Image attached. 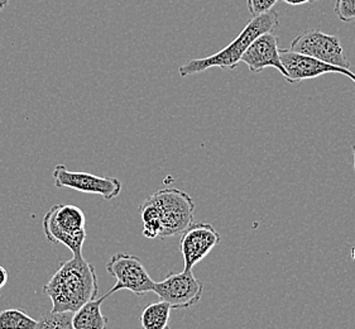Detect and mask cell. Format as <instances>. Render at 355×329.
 <instances>
[{"instance_id": "cell-21", "label": "cell", "mask_w": 355, "mask_h": 329, "mask_svg": "<svg viewBox=\"0 0 355 329\" xmlns=\"http://www.w3.org/2000/svg\"><path fill=\"white\" fill-rule=\"evenodd\" d=\"M8 3H9V0H0V7H1V9L7 7Z\"/></svg>"}, {"instance_id": "cell-7", "label": "cell", "mask_w": 355, "mask_h": 329, "mask_svg": "<svg viewBox=\"0 0 355 329\" xmlns=\"http://www.w3.org/2000/svg\"><path fill=\"white\" fill-rule=\"evenodd\" d=\"M153 293L161 301L170 304L171 309H186L193 307L201 301L204 285L195 278L192 270L171 272L166 279L155 282Z\"/></svg>"}, {"instance_id": "cell-22", "label": "cell", "mask_w": 355, "mask_h": 329, "mask_svg": "<svg viewBox=\"0 0 355 329\" xmlns=\"http://www.w3.org/2000/svg\"><path fill=\"white\" fill-rule=\"evenodd\" d=\"M350 256H352V258H353V261L355 262V246L352 248V251H350Z\"/></svg>"}, {"instance_id": "cell-6", "label": "cell", "mask_w": 355, "mask_h": 329, "mask_svg": "<svg viewBox=\"0 0 355 329\" xmlns=\"http://www.w3.org/2000/svg\"><path fill=\"white\" fill-rule=\"evenodd\" d=\"M290 50L327 64L350 69V62L340 38L324 33L320 29H307L299 33L292 40Z\"/></svg>"}, {"instance_id": "cell-14", "label": "cell", "mask_w": 355, "mask_h": 329, "mask_svg": "<svg viewBox=\"0 0 355 329\" xmlns=\"http://www.w3.org/2000/svg\"><path fill=\"white\" fill-rule=\"evenodd\" d=\"M139 213L143 222V236L150 239L159 238L161 235V222H159V215L157 210L156 205L150 198H146L141 207H139Z\"/></svg>"}, {"instance_id": "cell-15", "label": "cell", "mask_w": 355, "mask_h": 329, "mask_svg": "<svg viewBox=\"0 0 355 329\" xmlns=\"http://www.w3.org/2000/svg\"><path fill=\"white\" fill-rule=\"evenodd\" d=\"M35 318L21 309H4L0 312V329H36Z\"/></svg>"}, {"instance_id": "cell-8", "label": "cell", "mask_w": 355, "mask_h": 329, "mask_svg": "<svg viewBox=\"0 0 355 329\" xmlns=\"http://www.w3.org/2000/svg\"><path fill=\"white\" fill-rule=\"evenodd\" d=\"M52 176L56 187L95 194L103 196L105 201H113L121 192V180L116 178H101L90 172L70 171L64 164H57Z\"/></svg>"}, {"instance_id": "cell-3", "label": "cell", "mask_w": 355, "mask_h": 329, "mask_svg": "<svg viewBox=\"0 0 355 329\" xmlns=\"http://www.w3.org/2000/svg\"><path fill=\"white\" fill-rule=\"evenodd\" d=\"M43 230L51 244H64L73 256H83L85 244L86 217L73 204H55L43 217Z\"/></svg>"}, {"instance_id": "cell-4", "label": "cell", "mask_w": 355, "mask_h": 329, "mask_svg": "<svg viewBox=\"0 0 355 329\" xmlns=\"http://www.w3.org/2000/svg\"><path fill=\"white\" fill-rule=\"evenodd\" d=\"M161 222L159 238L166 239L181 235L193 223L195 203L191 196L176 187H167L150 194Z\"/></svg>"}, {"instance_id": "cell-16", "label": "cell", "mask_w": 355, "mask_h": 329, "mask_svg": "<svg viewBox=\"0 0 355 329\" xmlns=\"http://www.w3.org/2000/svg\"><path fill=\"white\" fill-rule=\"evenodd\" d=\"M36 329H73L72 313H51L41 317Z\"/></svg>"}, {"instance_id": "cell-5", "label": "cell", "mask_w": 355, "mask_h": 329, "mask_svg": "<svg viewBox=\"0 0 355 329\" xmlns=\"http://www.w3.org/2000/svg\"><path fill=\"white\" fill-rule=\"evenodd\" d=\"M107 273L115 279L114 287L104 294L107 298L119 290H129L135 295L142 296L153 292L155 282L143 265L142 260L129 253H115L107 262Z\"/></svg>"}, {"instance_id": "cell-20", "label": "cell", "mask_w": 355, "mask_h": 329, "mask_svg": "<svg viewBox=\"0 0 355 329\" xmlns=\"http://www.w3.org/2000/svg\"><path fill=\"white\" fill-rule=\"evenodd\" d=\"M313 1H318V0H284V3L286 4H290V6H304V4H310Z\"/></svg>"}, {"instance_id": "cell-13", "label": "cell", "mask_w": 355, "mask_h": 329, "mask_svg": "<svg viewBox=\"0 0 355 329\" xmlns=\"http://www.w3.org/2000/svg\"><path fill=\"white\" fill-rule=\"evenodd\" d=\"M171 307L168 303L161 301L152 303L146 307L141 315V324L143 329L167 328L170 322Z\"/></svg>"}, {"instance_id": "cell-25", "label": "cell", "mask_w": 355, "mask_h": 329, "mask_svg": "<svg viewBox=\"0 0 355 329\" xmlns=\"http://www.w3.org/2000/svg\"><path fill=\"white\" fill-rule=\"evenodd\" d=\"M164 329H170V328H168V327H167V328H164Z\"/></svg>"}, {"instance_id": "cell-12", "label": "cell", "mask_w": 355, "mask_h": 329, "mask_svg": "<svg viewBox=\"0 0 355 329\" xmlns=\"http://www.w3.org/2000/svg\"><path fill=\"white\" fill-rule=\"evenodd\" d=\"M107 298L103 295L84 304L81 308L72 313L73 329H107V317L101 312V304Z\"/></svg>"}, {"instance_id": "cell-17", "label": "cell", "mask_w": 355, "mask_h": 329, "mask_svg": "<svg viewBox=\"0 0 355 329\" xmlns=\"http://www.w3.org/2000/svg\"><path fill=\"white\" fill-rule=\"evenodd\" d=\"M334 13L338 19L350 23L355 19V0H336Z\"/></svg>"}, {"instance_id": "cell-19", "label": "cell", "mask_w": 355, "mask_h": 329, "mask_svg": "<svg viewBox=\"0 0 355 329\" xmlns=\"http://www.w3.org/2000/svg\"><path fill=\"white\" fill-rule=\"evenodd\" d=\"M8 282V271L6 267L0 266V292L1 289L7 285Z\"/></svg>"}, {"instance_id": "cell-18", "label": "cell", "mask_w": 355, "mask_h": 329, "mask_svg": "<svg viewBox=\"0 0 355 329\" xmlns=\"http://www.w3.org/2000/svg\"><path fill=\"white\" fill-rule=\"evenodd\" d=\"M277 1L278 0H247V7L249 13L253 17H257L272 10V8L277 4Z\"/></svg>"}, {"instance_id": "cell-9", "label": "cell", "mask_w": 355, "mask_h": 329, "mask_svg": "<svg viewBox=\"0 0 355 329\" xmlns=\"http://www.w3.org/2000/svg\"><path fill=\"white\" fill-rule=\"evenodd\" d=\"M181 235L180 248L184 258V270L186 271L192 270L221 241L218 230L209 223H192Z\"/></svg>"}, {"instance_id": "cell-2", "label": "cell", "mask_w": 355, "mask_h": 329, "mask_svg": "<svg viewBox=\"0 0 355 329\" xmlns=\"http://www.w3.org/2000/svg\"><path fill=\"white\" fill-rule=\"evenodd\" d=\"M279 23V15L276 10H270L264 15L253 17L242 29V32L223 50L207 58H195L178 69L181 78H187L195 74L204 72L211 67H220L225 70H234L241 62L244 52L253 43L257 37L272 32Z\"/></svg>"}, {"instance_id": "cell-10", "label": "cell", "mask_w": 355, "mask_h": 329, "mask_svg": "<svg viewBox=\"0 0 355 329\" xmlns=\"http://www.w3.org/2000/svg\"><path fill=\"white\" fill-rule=\"evenodd\" d=\"M281 62L287 71L288 83H299L302 80L316 79L325 74H341L348 76L349 79L354 81L355 74L350 69H344L335 65L327 64L316 58H309L305 55L296 53L290 49H279Z\"/></svg>"}, {"instance_id": "cell-24", "label": "cell", "mask_w": 355, "mask_h": 329, "mask_svg": "<svg viewBox=\"0 0 355 329\" xmlns=\"http://www.w3.org/2000/svg\"><path fill=\"white\" fill-rule=\"evenodd\" d=\"M0 10H3V9H1V7H0Z\"/></svg>"}, {"instance_id": "cell-23", "label": "cell", "mask_w": 355, "mask_h": 329, "mask_svg": "<svg viewBox=\"0 0 355 329\" xmlns=\"http://www.w3.org/2000/svg\"><path fill=\"white\" fill-rule=\"evenodd\" d=\"M352 150H353V156H354V164H353V167H354L355 171V144H353V146H352Z\"/></svg>"}, {"instance_id": "cell-26", "label": "cell", "mask_w": 355, "mask_h": 329, "mask_svg": "<svg viewBox=\"0 0 355 329\" xmlns=\"http://www.w3.org/2000/svg\"><path fill=\"white\" fill-rule=\"evenodd\" d=\"M354 115H355V112H354Z\"/></svg>"}, {"instance_id": "cell-11", "label": "cell", "mask_w": 355, "mask_h": 329, "mask_svg": "<svg viewBox=\"0 0 355 329\" xmlns=\"http://www.w3.org/2000/svg\"><path fill=\"white\" fill-rule=\"evenodd\" d=\"M241 62H244L248 66L249 71L261 72L266 67H273L284 76V79L287 80L288 78L279 58L278 37L272 32H267L257 37L244 52Z\"/></svg>"}, {"instance_id": "cell-1", "label": "cell", "mask_w": 355, "mask_h": 329, "mask_svg": "<svg viewBox=\"0 0 355 329\" xmlns=\"http://www.w3.org/2000/svg\"><path fill=\"white\" fill-rule=\"evenodd\" d=\"M42 292L52 303L51 313H75L84 304L98 298L96 270L83 256L61 261Z\"/></svg>"}]
</instances>
